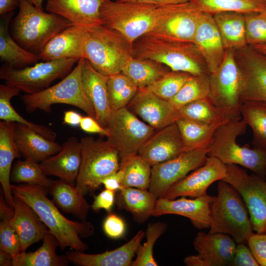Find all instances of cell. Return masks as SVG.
Returning a JSON list of instances; mask_svg holds the SVG:
<instances>
[{
	"mask_svg": "<svg viewBox=\"0 0 266 266\" xmlns=\"http://www.w3.org/2000/svg\"><path fill=\"white\" fill-rule=\"evenodd\" d=\"M11 189L13 196L22 200L35 211L57 239L62 249L69 247L84 252L88 248L81 238L94 234L95 229L91 222L73 221L66 218L47 197V189L42 186L23 184L11 185Z\"/></svg>",
	"mask_w": 266,
	"mask_h": 266,
	"instance_id": "6da1fadb",
	"label": "cell"
},
{
	"mask_svg": "<svg viewBox=\"0 0 266 266\" xmlns=\"http://www.w3.org/2000/svg\"><path fill=\"white\" fill-rule=\"evenodd\" d=\"M133 56L161 63L171 70L193 75L209 74L205 62L193 42L145 34L132 45Z\"/></svg>",
	"mask_w": 266,
	"mask_h": 266,
	"instance_id": "7a4b0ae2",
	"label": "cell"
},
{
	"mask_svg": "<svg viewBox=\"0 0 266 266\" xmlns=\"http://www.w3.org/2000/svg\"><path fill=\"white\" fill-rule=\"evenodd\" d=\"M247 126L242 119L221 124L208 146L207 156L215 157L225 165L241 166L266 180V151L237 143V136L245 133Z\"/></svg>",
	"mask_w": 266,
	"mask_h": 266,
	"instance_id": "3957f363",
	"label": "cell"
},
{
	"mask_svg": "<svg viewBox=\"0 0 266 266\" xmlns=\"http://www.w3.org/2000/svg\"><path fill=\"white\" fill-rule=\"evenodd\" d=\"M19 12L13 20V38L24 49L38 54L57 34L73 25L53 13H46L28 0H21Z\"/></svg>",
	"mask_w": 266,
	"mask_h": 266,
	"instance_id": "277c9868",
	"label": "cell"
},
{
	"mask_svg": "<svg viewBox=\"0 0 266 266\" xmlns=\"http://www.w3.org/2000/svg\"><path fill=\"white\" fill-rule=\"evenodd\" d=\"M217 195L210 205L209 233H223L236 242L247 243L253 233L246 206L239 193L231 184L221 180Z\"/></svg>",
	"mask_w": 266,
	"mask_h": 266,
	"instance_id": "5b68a950",
	"label": "cell"
},
{
	"mask_svg": "<svg viewBox=\"0 0 266 266\" xmlns=\"http://www.w3.org/2000/svg\"><path fill=\"white\" fill-rule=\"evenodd\" d=\"M84 59L107 76L121 72L133 56L132 45L119 33L99 24L85 28Z\"/></svg>",
	"mask_w": 266,
	"mask_h": 266,
	"instance_id": "8992f818",
	"label": "cell"
},
{
	"mask_svg": "<svg viewBox=\"0 0 266 266\" xmlns=\"http://www.w3.org/2000/svg\"><path fill=\"white\" fill-rule=\"evenodd\" d=\"M84 60L80 59L73 69L55 85L39 92L21 96L26 110L29 113L37 109L49 113L53 104H66L81 109L87 115L96 119L94 106L83 84L82 67Z\"/></svg>",
	"mask_w": 266,
	"mask_h": 266,
	"instance_id": "52a82bcc",
	"label": "cell"
},
{
	"mask_svg": "<svg viewBox=\"0 0 266 266\" xmlns=\"http://www.w3.org/2000/svg\"><path fill=\"white\" fill-rule=\"evenodd\" d=\"M81 164L76 186L84 195L98 189L103 180L120 167L119 151L108 140L87 136L80 140Z\"/></svg>",
	"mask_w": 266,
	"mask_h": 266,
	"instance_id": "ba28073f",
	"label": "cell"
},
{
	"mask_svg": "<svg viewBox=\"0 0 266 266\" xmlns=\"http://www.w3.org/2000/svg\"><path fill=\"white\" fill-rule=\"evenodd\" d=\"M157 7L139 2L105 0L100 8V18L103 25L119 33L132 45L153 29Z\"/></svg>",
	"mask_w": 266,
	"mask_h": 266,
	"instance_id": "9c48e42d",
	"label": "cell"
},
{
	"mask_svg": "<svg viewBox=\"0 0 266 266\" xmlns=\"http://www.w3.org/2000/svg\"><path fill=\"white\" fill-rule=\"evenodd\" d=\"M208 98L226 120L241 119L240 72L234 49H227L222 62L209 74Z\"/></svg>",
	"mask_w": 266,
	"mask_h": 266,
	"instance_id": "30bf717a",
	"label": "cell"
},
{
	"mask_svg": "<svg viewBox=\"0 0 266 266\" xmlns=\"http://www.w3.org/2000/svg\"><path fill=\"white\" fill-rule=\"evenodd\" d=\"M79 60H53L22 68H13L5 64L0 68V78L5 84L16 87L26 94H34L48 88L56 80L64 78Z\"/></svg>",
	"mask_w": 266,
	"mask_h": 266,
	"instance_id": "8fae6325",
	"label": "cell"
},
{
	"mask_svg": "<svg viewBox=\"0 0 266 266\" xmlns=\"http://www.w3.org/2000/svg\"><path fill=\"white\" fill-rule=\"evenodd\" d=\"M105 128L106 137L118 150L120 164L137 155L156 129L140 120L127 107L112 112Z\"/></svg>",
	"mask_w": 266,
	"mask_h": 266,
	"instance_id": "7c38bea8",
	"label": "cell"
},
{
	"mask_svg": "<svg viewBox=\"0 0 266 266\" xmlns=\"http://www.w3.org/2000/svg\"><path fill=\"white\" fill-rule=\"evenodd\" d=\"M202 13L190 1L158 6L154 27L148 34L170 40L193 42Z\"/></svg>",
	"mask_w": 266,
	"mask_h": 266,
	"instance_id": "4fadbf2b",
	"label": "cell"
},
{
	"mask_svg": "<svg viewBox=\"0 0 266 266\" xmlns=\"http://www.w3.org/2000/svg\"><path fill=\"white\" fill-rule=\"evenodd\" d=\"M227 175L223 180L239 193L247 208L253 231L266 233V181L257 175L234 164L226 165Z\"/></svg>",
	"mask_w": 266,
	"mask_h": 266,
	"instance_id": "5bb4252c",
	"label": "cell"
},
{
	"mask_svg": "<svg viewBox=\"0 0 266 266\" xmlns=\"http://www.w3.org/2000/svg\"><path fill=\"white\" fill-rule=\"evenodd\" d=\"M208 151V148L186 150L175 158L153 166L148 190L157 199L163 197L175 184L205 163Z\"/></svg>",
	"mask_w": 266,
	"mask_h": 266,
	"instance_id": "9a60e30c",
	"label": "cell"
},
{
	"mask_svg": "<svg viewBox=\"0 0 266 266\" xmlns=\"http://www.w3.org/2000/svg\"><path fill=\"white\" fill-rule=\"evenodd\" d=\"M240 76V100L266 102V54L246 45L234 49Z\"/></svg>",
	"mask_w": 266,
	"mask_h": 266,
	"instance_id": "2e32d148",
	"label": "cell"
},
{
	"mask_svg": "<svg viewBox=\"0 0 266 266\" xmlns=\"http://www.w3.org/2000/svg\"><path fill=\"white\" fill-rule=\"evenodd\" d=\"M227 175L226 165L218 159L208 157L205 163L171 187L162 198H198L207 195L208 188Z\"/></svg>",
	"mask_w": 266,
	"mask_h": 266,
	"instance_id": "e0dca14e",
	"label": "cell"
},
{
	"mask_svg": "<svg viewBox=\"0 0 266 266\" xmlns=\"http://www.w3.org/2000/svg\"><path fill=\"white\" fill-rule=\"evenodd\" d=\"M214 197L206 195L193 199L181 197L170 200L158 198L152 216L175 214L189 218L193 225L200 230L209 228L210 205Z\"/></svg>",
	"mask_w": 266,
	"mask_h": 266,
	"instance_id": "ac0fdd59",
	"label": "cell"
},
{
	"mask_svg": "<svg viewBox=\"0 0 266 266\" xmlns=\"http://www.w3.org/2000/svg\"><path fill=\"white\" fill-rule=\"evenodd\" d=\"M127 107L156 130L175 123L178 118V110L168 100L146 89H138Z\"/></svg>",
	"mask_w": 266,
	"mask_h": 266,
	"instance_id": "d6986e66",
	"label": "cell"
},
{
	"mask_svg": "<svg viewBox=\"0 0 266 266\" xmlns=\"http://www.w3.org/2000/svg\"><path fill=\"white\" fill-rule=\"evenodd\" d=\"M186 151L175 123L157 129L139 149L137 155L152 166L175 158Z\"/></svg>",
	"mask_w": 266,
	"mask_h": 266,
	"instance_id": "ffe728a7",
	"label": "cell"
},
{
	"mask_svg": "<svg viewBox=\"0 0 266 266\" xmlns=\"http://www.w3.org/2000/svg\"><path fill=\"white\" fill-rule=\"evenodd\" d=\"M145 232L139 230L127 243L115 249L91 254L75 250L67 252L69 262L79 266H131Z\"/></svg>",
	"mask_w": 266,
	"mask_h": 266,
	"instance_id": "44dd1931",
	"label": "cell"
},
{
	"mask_svg": "<svg viewBox=\"0 0 266 266\" xmlns=\"http://www.w3.org/2000/svg\"><path fill=\"white\" fill-rule=\"evenodd\" d=\"M193 246L206 266H232L236 244L230 235L200 232L194 238Z\"/></svg>",
	"mask_w": 266,
	"mask_h": 266,
	"instance_id": "7402d4cb",
	"label": "cell"
},
{
	"mask_svg": "<svg viewBox=\"0 0 266 266\" xmlns=\"http://www.w3.org/2000/svg\"><path fill=\"white\" fill-rule=\"evenodd\" d=\"M193 43L202 56L209 74L215 71L222 62L226 49L212 14L203 12Z\"/></svg>",
	"mask_w": 266,
	"mask_h": 266,
	"instance_id": "603a6c76",
	"label": "cell"
},
{
	"mask_svg": "<svg viewBox=\"0 0 266 266\" xmlns=\"http://www.w3.org/2000/svg\"><path fill=\"white\" fill-rule=\"evenodd\" d=\"M81 149L77 139L68 137L62 145L60 150L39 164L47 176L73 183L78 175L81 164Z\"/></svg>",
	"mask_w": 266,
	"mask_h": 266,
	"instance_id": "cb8c5ba5",
	"label": "cell"
},
{
	"mask_svg": "<svg viewBox=\"0 0 266 266\" xmlns=\"http://www.w3.org/2000/svg\"><path fill=\"white\" fill-rule=\"evenodd\" d=\"M85 28L72 25L51 39L40 50V60L84 58Z\"/></svg>",
	"mask_w": 266,
	"mask_h": 266,
	"instance_id": "d4e9b609",
	"label": "cell"
},
{
	"mask_svg": "<svg viewBox=\"0 0 266 266\" xmlns=\"http://www.w3.org/2000/svg\"><path fill=\"white\" fill-rule=\"evenodd\" d=\"M105 0H47V11L84 28L102 24L100 8Z\"/></svg>",
	"mask_w": 266,
	"mask_h": 266,
	"instance_id": "484cf974",
	"label": "cell"
},
{
	"mask_svg": "<svg viewBox=\"0 0 266 266\" xmlns=\"http://www.w3.org/2000/svg\"><path fill=\"white\" fill-rule=\"evenodd\" d=\"M14 214L9 222L18 235L21 252L42 240L49 230L35 211L26 202L13 196Z\"/></svg>",
	"mask_w": 266,
	"mask_h": 266,
	"instance_id": "4316f807",
	"label": "cell"
},
{
	"mask_svg": "<svg viewBox=\"0 0 266 266\" xmlns=\"http://www.w3.org/2000/svg\"><path fill=\"white\" fill-rule=\"evenodd\" d=\"M108 77L97 70L85 59L82 67L84 89L94 106L96 120L104 128L112 112L107 90Z\"/></svg>",
	"mask_w": 266,
	"mask_h": 266,
	"instance_id": "83f0119b",
	"label": "cell"
},
{
	"mask_svg": "<svg viewBox=\"0 0 266 266\" xmlns=\"http://www.w3.org/2000/svg\"><path fill=\"white\" fill-rule=\"evenodd\" d=\"M14 137L17 149L25 159L40 163L57 153L62 145L49 139L23 124L15 123Z\"/></svg>",
	"mask_w": 266,
	"mask_h": 266,
	"instance_id": "f1b7e54d",
	"label": "cell"
},
{
	"mask_svg": "<svg viewBox=\"0 0 266 266\" xmlns=\"http://www.w3.org/2000/svg\"><path fill=\"white\" fill-rule=\"evenodd\" d=\"M15 122H0V182L6 202L13 207L14 199L10 184L12 162L21 155L14 137Z\"/></svg>",
	"mask_w": 266,
	"mask_h": 266,
	"instance_id": "f546056e",
	"label": "cell"
},
{
	"mask_svg": "<svg viewBox=\"0 0 266 266\" xmlns=\"http://www.w3.org/2000/svg\"><path fill=\"white\" fill-rule=\"evenodd\" d=\"M48 190L53 201L63 211L74 215L81 221H86L91 206L73 183L61 179L53 180Z\"/></svg>",
	"mask_w": 266,
	"mask_h": 266,
	"instance_id": "4dcf8cb0",
	"label": "cell"
},
{
	"mask_svg": "<svg viewBox=\"0 0 266 266\" xmlns=\"http://www.w3.org/2000/svg\"><path fill=\"white\" fill-rule=\"evenodd\" d=\"M13 12L4 15L0 24V58L1 62L13 68H22L37 63L38 54L30 52L20 45L10 36L8 26Z\"/></svg>",
	"mask_w": 266,
	"mask_h": 266,
	"instance_id": "1f68e13d",
	"label": "cell"
},
{
	"mask_svg": "<svg viewBox=\"0 0 266 266\" xmlns=\"http://www.w3.org/2000/svg\"><path fill=\"white\" fill-rule=\"evenodd\" d=\"M42 245L33 252H21L13 259L12 266H66L70 262L66 255L60 256L56 252L59 246L56 237L49 231L42 239Z\"/></svg>",
	"mask_w": 266,
	"mask_h": 266,
	"instance_id": "d6a6232c",
	"label": "cell"
},
{
	"mask_svg": "<svg viewBox=\"0 0 266 266\" xmlns=\"http://www.w3.org/2000/svg\"><path fill=\"white\" fill-rule=\"evenodd\" d=\"M117 192L118 206L131 213L135 221L143 223L152 216L158 199L149 190L126 187Z\"/></svg>",
	"mask_w": 266,
	"mask_h": 266,
	"instance_id": "836d02e7",
	"label": "cell"
},
{
	"mask_svg": "<svg viewBox=\"0 0 266 266\" xmlns=\"http://www.w3.org/2000/svg\"><path fill=\"white\" fill-rule=\"evenodd\" d=\"M212 15L225 49H237L247 45L244 14L223 12Z\"/></svg>",
	"mask_w": 266,
	"mask_h": 266,
	"instance_id": "e575fe53",
	"label": "cell"
},
{
	"mask_svg": "<svg viewBox=\"0 0 266 266\" xmlns=\"http://www.w3.org/2000/svg\"><path fill=\"white\" fill-rule=\"evenodd\" d=\"M170 69L157 62L147 59L130 58L121 72L128 76L139 89L147 88Z\"/></svg>",
	"mask_w": 266,
	"mask_h": 266,
	"instance_id": "d590c367",
	"label": "cell"
},
{
	"mask_svg": "<svg viewBox=\"0 0 266 266\" xmlns=\"http://www.w3.org/2000/svg\"><path fill=\"white\" fill-rule=\"evenodd\" d=\"M175 123L186 151L208 148L215 131L223 123H206L183 118H178Z\"/></svg>",
	"mask_w": 266,
	"mask_h": 266,
	"instance_id": "8d00e7d4",
	"label": "cell"
},
{
	"mask_svg": "<svg viewBox=\"0 0 266 266\" xmlns=\"http://www.w3.org/2000/svg\"><path fill=\"white\" fill-rule=\"evenodd\" d=\"M21 91L18 88L5 84L0 85V119L6 122L20 123L34 130L44 137L55 140L56 133L51 129L29 121L21 116L11 103L12 98L18 96Z\"/></svg>",
	"mask_w": 266,
	"mask_h": 266,
	"instance_id": "74e56055",
	"label": "cell"
},
{
	"mask_svg": "<svg viewBox=\"0 0 266 266\" xmlns=\"http://www.w3.org/2000/svg\"><path fill=\"white\" fill-rule=\"evenodd\" d=\"M241 119L253 131L254 147L266 151V102L249 100L241 103Z\"/></svg>",
	"mask_w": 266,
	"mask_h": 266,
	"instance_id": "f35d334b",
	"label": "cell"
},
{
	"mask_svg": "<svg viewBox=\"0 0 266 266\" xmlns=\"http://www.w3.org/2000/svg\"><path fill=\"white\" fill-rule=\"evenodd\" d=\"M203 12L212 15L223 12L243 14L266 11V0H191Z\"/></svg>",
	"mask_w": 266,
	"mask_h": 266,
	"instance_id": "ab89813d",
	"label": "cell"
},
{
	"mask_svg": "<svg viewBox=\"0 0 266 266\" xmlns=\"http://www.w3.org/2000/svg\"><path fill=\"white\" fill-rule=\"evenodd\" d=\"M138 89L133 81L122 72L109 75L107 90L112 112L127 107Z\"/></svg>",
	"mask_w": 266,
	"mask_h": 266,
	"instance_id": "60d3db41",
	"label": "cell"
},
{
	"mask_svg": "<svg viewBox=\"0 0 266 266\" xmlns=\"http://www.w3.org/2000/svg\"><path fill=\"white\" fill-rule=\"evenodd\" d=\"M120 169L123 173V188L133 187L144 190L149 189L152 166L138 155L121 164Z\"/></svg>",
	"mask_w": 266,
	"mask_h": 266,
	"instance_id": "b9f144b4",
	"label": "cell"
},
{
	"mask_svg": "<svg viewBox=\"0 0 266 266\" xmlns=\"http://www.w3.org/2000/svg\"><path fill=\"white\" fill-rule=\"evenodd\" d=\"M209 74L192 75L169 102L176 110L192 101L208 98Z\"/></svg>",
	"mask_w": 266,
	"mask_h": 266,
	"instance_id": "7bdbcfd3",
	"label": "cell"
},
{
	"mask_svg": "<svg viewBox=\"0 0 266 266\" xmlns=\"http://www.w3.org/2000/svg\"><path fill=\"white\" fill-rule=\"evenodd\" d=\"M10 180L17 183L42 186L47 190L53 181L44 173L39 163L28 159L15 163L11 169Z\"/></svg>",
	"mask_w": 266,
	"mask_h": 266,
	"instance_id": "ee69618b",
	"label": "cell"
},
{
	"mask_svg": "<svg viewBox=\"0 0 266 266\" xmlns=\"http://www.w3.org/2000/svg\"><path fill=\"white\" fill-rule=\"evenodd\" d=\"M178 118L206 123H220L228 121L224 118L208 98L186 104L178 110Z\"/></svg>",
	"mask_w": 266,
	"mask_h": 266,
	"instance_id": "f6af8a7d",
	"label": "cell"
},
{
	"mask_svg": "<svg viewBox=\"0 0 266 266\" xmlns=\"http://www.w3.org/2000/svg\"><path fill=\"white\" fill-rule=\"evenodd\" d=\"M166 224L161 222L148 225L145 232L146 240L139 246L136 253V259L133 261L132 266H158L154 258L153 248L157 240L166 231Z\"/></svg>",
	"mask_w": 266,
	"mask_h": 266,
	"instance_id": "bcb514c9",
	"label": "cell"
},
{
	"mask_svg": "<svg viewBox=\"0 0 266 266\" xmlns=\"http://www.w3.org/2000/svg\"><path fill=\"white\" fill-rule=\"evenodd\" d=\"M191 75L185 72L170 70L144 89L169 101L178 93Z\"/></svg>",
	"mask_w": 266,
	"mask_h": 266,
	"instance_id": "7dc6e473",
	"label": "cell"
},
{
	"mask_svg": "<svg viewBox=\"0 0 266 266\" xmlns=\"http://www.w3.org/2000/svg\"><path fill=\"white\" fill-rule=\"evenodd\" d=\"M247 45L266 44V19L261 13L245 14Z\"/></svg>",
	"mask_w": 266,
	"mask_h": 266,
	"instance_id": "c3c4849f",
	"label": "cell"
},
{
	"mask_svg": "<svg viewBox=\"0 0 266 266\" xmlns=\"http://www.w3.org/2000/svg\"><path fill=\"white\" fill-rule=\"evenodd\" d=\"M9 220V219L0 220V249L9 253L14 259L21 252V242Z\"/></svg>",
	"mask_w": 266,
	"mask_h": 266,
	"instance_id": "681fc988",
	"label": "cell"
},
{
	"mask_svg": "<svg viewBox=\"0 0 266 266\" xmlns=\"http://www.w3.org/2000/svg\"><path fill=\"white\" fill-rule=\"evenodd\" d=\"M247 243L259 266H266V233H253Z\"/></svg>",
	"mask_w": 266,
	"mask_h": 266,
	"instance_id": "f907efd6",
	"label": "cell"
},
{
	"mask_svg": "<svg viewBox=\"0 0 266 266\" xmlns=\"http://www.w3.org/2000/svg\"><path fill=\"white\" fill-rule=\"evenodd\" d=\"M105 234L111 239H119L125 235L126 226L123 219L118 215L110 212L103 222Z\"/></svg>",
	"mask_w": 266,
	"mask_h": 266,
	"instance_id": "816d5d0a",
	"label": "cell"
},
{
	"mask_svg": "<svg viewBox=\"0 0 266 266\" xmlns=\"http://www.w3.org/2000/svg\"><path fill=\"white\" fill-rule=\"evenodd\" d=\"M233 266H259L250 249L245 243L236 244L233 260Z\"/></svg>",
	"mask_w": 266,
	"mask_h": 266,
	"instance_id": "f5cc1de1",
	"label": "cell"
},
{
	"mask_svg": "<svg viewBox=\"0 0 266 266\" xmlns=\"http://www.w3.org/2000/svg\"><path fill=\"white\" fill-rule=\"evenodd\" d=\"M115 193L105 189L94 196L91 207L95 211L104 209L109 213L111 212L115 200Z\"/></svg>",
	"mask_w": 266,
	"mask_h": 266,
	"instance_id": "db71d44e",
	"label": "cell"
},
{
	"mask_svg": "<svg viewBox=\"0 0 266 266\" xmlns=\"http://www.w3.org/2000/svg\"><path fill=\"white\" fill-rule=\"evenodd\" d=\"M79 127L82 131L88 133H97L106 137L109 135L105 128L101 126L95 118L88 115L82 117Z\"/></svg>",
	"mask_w": 266,
	"mask_h": 266,
	"instance_id": "11a10c76",
	"label": "cell"
},
{
	"mask_svg": "<svg viewBox=\"0 0 266 266\" xmlns=\"http://www.w3.org/2000/svg\"><path fill=\"white\" fill-rule=\"evenodd\" d=\"M123 173L121 169L105 178L102 182L105 188L117 192L122 188Z\"/></svg>",
	"mask_w": 266,
	"mask_h": 266,
	"instance_id": "9f6ffc18",
	"label": "cell"
},
{
	"mask_svg": "<svg viewBox=\"0 0 266 266\" xmlns=\"http://www.w3.org/2000/svg\"><path fill=\"white\" fill-rule=\"evenodd\" d=\"M118 1H135L161 6L189 2L191 0H114Z\"/></svg>",
	"mask_w": 266,
	"mask_h": 266,
	"instance_id": "6f0895ef",
	"label": "cell"
},
{
	"mask_svg": "<svg viewBox=\"0 0 266 266\" xmlns=\"http://www.w3.org/2000/svg\"><path fill=\"white\" fill-rule=\"evenodd\" d=\"M82 117L75 111H66L64 113L63 123L72 126H79Z\"/></svg>",
	"mask_w": 266,
	"mask_h": 266,
	"instance_id": "680465c9",
	"label": "cell"
},
{
	"mask_svg": "<svg viewBox=\"0 0 266 266\" xmlns=\"http://www.w3.org/2000/svg\"><path fill=\"white\" fill-rule=\"evenodd\" d=\"M21 0H0V14L4 15L19 6Z\"/></svg>",
	"mask_w": 266,
	"mask_h": 266,
	"instance_id": "91938a15",
	"label": "cell"
},
{
	"mask_svg": "<svg viewBox=\"0 0 266 266\" xmlns=\"http://www.w3.org/2000/svg\"><path fill=\"white\" fill-rule=\"evenodd\" d=\"M13 257L7 252L0 249V266H11Z\"/></svg>",
	"mask_w": 266,
	"mask_h": 266,
	"instance_id": "94428289",
	"label": "cell"
},
{
	"mask_svg": "<svg viewBox=\"0 0 266 266\" xmlns=\"http://www.w3.org/2000/svg\"><path fill=\"white\" fill-rule=\"evenodd\" d=\"M250 46L258 52L266 54V44L256 45Z\"/></svg>",
	"mask_w": 266,
	"mask_h": 266,
	"instance_id": "6125c7cd",
	"label": "cell"
},
{
	"mask_svg": "<svg viewBox=\"0 0 266 266\" xmlns=\"http://www.w3.org/2000/svg\"><path fill=\"white\" fill-rule=\"evenodd\" d=\"M35 7L40 10H43V2L44 0H28Z\"/></svg>",
	"mask_w": 266,
	"mask_h": 266,
	"instance_id": "be15d7a7",
	"label": "cell"
},
{
	"mask_svg": "<svg viewBox=\"0 0 266 266\" xmlns=\"http://www.w3.org/2000/svg\"><path fill=\"white\" fill-rule=\"evenodd\" d=\"M261 13L266 19V11L262 12Z\"/></svg>",
	"mask_w": 266,
	"mask_h": 266,
	"instance_id": "e7e4bbea",
	"label": "cell"
},
{
	"mask_svg": "<svg viewBox=\"0 0 266 266\" xmlns=\"http://www.w3.org/2000/svg\"></svg>",
	"mask_w": 266,
	"mask_h": 266,
	"instance_id": "03108f58",
	"label": "cell"
}]
</instances>
